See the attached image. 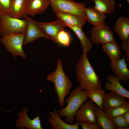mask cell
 <instances>
[{"label": "cell", "instance_id": "obj_19", "mask_svg": "<svg viewBox=\"0 0 129 129\" xmlns=\"http://www.w3.org/2000/svg\"><path fill=\"white\" fill-rule=\"evenodd\" d=\"M28 0H11L9 13L13 17L22 19L27 15V8Z\"/></svg>", "mask_w": 129, "mask_h": 129}, {"label": "cell", "instance_id": "obj_1", "mask_svg": "<svg viewBox=\"0 0 129 129\" xmlns=\"http://www.w3.org/2000/svg\"><path fill=\"white\" fill-rule=\"evenodd\" d=\"M76 69L77 79L82 89L89 91L103 89L101 81L88 60L87 53L83 52Z\"/></svg>", "mask_w": 129, "mask_h": 129}, {"label": "cell", "instance_id": "obj_9", "mask_svg": "<svg viewBox=\"0 0 129 129\" xmlns=\"http://www.w3.org/2000/svg\"><path fill=\"white\" fill-rule=\"evenodd\" d=\"M98 107L91 100L86 101L78 109L75 115L76 122L97 124L95 112Z\"/></svg>", "mask_w": 129, "mask_h": 129}, {"label": "cell", "instance_id": "obj_30", "mask_svg": "<svg viewBox=\"0 0 129 129\" xmlns=\"http://www.w3.org/2000/svg\"><path fill=\"white\" fill-rule=\"evenodd\" d=\"M80 125L83 129H100V128L97 124L86 122L80 123Z\"/></svg>", "mask_w": 129, "mask_h": 129}, {"label": "cell", "instance_id": "obj_12", "mask_svg": "<svg viewBox=\"0 0 129 129\" xmlns=\"http://www.w3.org/2000/svg\"><path fill=\"white\" fill-rule=\"evenodd\" d=\"M28 109L25 108L22 112L18 114L19 117L16 121V127L26 128L30 129H43L39 116L32 119L28 117L27 113Z\"/></svg>", "mask_w": 129, "mask_h": 129}, {"label": "cell", "instance_id": "obj_27", "mask_svg": "<svg viewBox=\"0 0 129 129\" xmlns=\"http://www.w3.org/2000/svg\"><path fill=\"white\" fill-rule=\"evenodd\" d=\"M57 43L65 47L69 46L70 43L71 38L70 34L63 30L58 33L57 37Z\"/></svg>", "mask_w": 129, "mask_h": 129}, {"label": "cell", "instance_id": "obj_22", "mask_svg": "<svg viewBox=\"0 0 129 129\" xmlns=\"http://www.w3.org/2000/svg\"><path fill=\"white\" fill-rule=\"evenodd\" d=\"M94 8L105 14H110L114 12L116 7L115 0H92Z\"/></svg>", "mask_w": 129, "mask_h": 129}, {"label": "cell", "instance_id": "obj_32", "mask_svg": "<svg viewBox=\"0 0 129 129\" xmlns=\"http://www.w3.org/2000/svg\"><path fill=\"white\" fill-rule=\"evenodd\" d=\"M123 115L126 122L129 125V112L125 113Z\"/></svg>", "mask_w": 129, "mask_h": 129}, {"label": "cell", "instance_id": "obj_18", "mask_svg": "<svg viewBox=\"0 0 129 129\" xmlns=\"http://www.w3.org/2000/svg\"><path fill=\"white\" fill-rule=\"evenodd\" d=\"M114 31L122 42L129 41V19L123 16L117 20Z\"/></svg>", "mask_w": 129, "mask_h": 129}, {"label": "cell", "instance_id": "obj_10", "mask_svg": "<svg viewBox=\"0 0 129 129\" xmlns=\"http://www.w3.org/2000/svg\"><path fill=\"white\" fill-rule=\"evenodd\" d=\"M38 23L43 32L49 37L50 40L56 43L58 33L67 27L63 22L58 19L52 22H39Z\"/></svg>", "mask_w": 129, "mask_h": 129}, {"label": "cell", "instance_id": "obj_24", "mask_svg": "<svg viewBox=\"0 0 129 129\" xmlns=\"http://www.w3.org/2000/svg\"><path fill=\"white\" fill-rule=\"evenodd\" d=\"M102 49L108 56L111 61L120 58L121 53L120 47L115 41L103 44Z\"/></svg>", "mask_w": 129, "mask_h": 129}, {"label": "cell", "instance_id": "obj_31", "mask_svg": "<svg viewBox=\"0 0 129 129\" xmlns=\"http://www.w3.org/2000/svg\"><path fill=\"white\" fill-rule=\"evenodd\" d=\"M121 47L125 53V55L126 58V61L128 63H129V41L127 42H122Z\"/></svg>", "mask_w": 129, "mask_h": 129}, {"label": "cell", "instance_id": "obj_2", "mask_svg": "<svg viewBox=\"0 0 129 129\" xmlns=\"http://www.w3.org/2000/svg\"><path fill=\"white\" fill-rule=\"evenodd\" d=\"M88 93L87 90H82L79 85L77 86L65 100V104L67 103L66 106L58 110L57 112L60 117H65V122L70 124H73L77 111L89 99Z\"/></svg>", "mask_w": 129, "mask_h": 129}, {"label": "cell", "instance_id": "obj_25", "mask_svg": "<svg viewBox=\"0 0 129 129\" xmlns=\"http://www.w3.org/2000/svg\"><path fill=\"white\" fill-rule=\"evenodd\" d=\"M111 119L129 112V103L103 110Z\"/></svg>", "mask_w": 129, "mask_h": 129}, {"label": "cell", "instance_id": "obj_26", "mask_svg": "<svg viewBox=\"0 0 129 129\" xmlns=\"http://www.w3.org/2000/svg\"><path fill=\"white\" fill-rule=\"evenodd\" d=\"M105 92L103 90L94 91H88V97L90 100L101 109L103 96Z\"/></svg>", "mask_w": 129, "mask_h": 129}, {"label": "cell", "instance_id": "obj_14", "mask_svg": "<svg viewBox=\"0 0 129 129\" xmlns=\"http://www.w3.org/2000/svg\"><path fill=\"white\" fill-rule=\"evenodd\" d=\"M107 80L104 86L106 90L114 92L127 99H129V91L122 85L117 76L109 75L107 77Z\"/></svg>", "mask_w": 129, "mask_h": 129}, {"label": "cell", "instance_id": "obj_33", "mask_svg": "<svg viewBox=\"0 0 129 129\" xmlns=\"http://www.w3.org/2000/svg\"><path fill=\"white\" fill-rule=\"evenodd\" d=\"M129 4V0H125Z\"/></svg>", "mask_w": 129, "mask_h": 129}, {"label": "cell", "instance_id": "obj_21", "mask_svg": "<svg viewBox=\"0 0 129 129\" xmlns=\"http://www.w3.org/2000/svg\"><path fill=\"white\" fill-rule=\"evenodd\" d=\"M96 124L102 129H114L115 127L112 120L110 118L101 108L97 107L95 112Z\"/></svg>", "mask_w": 129, "mask_h": 129}, {"label": "cell", "instance_id": "obj_17", "mask_svg": "<svg viewBox=\"0 0 129 129\" xmlns=\"http://www.w3.org/2000/svg\"><path fill=\"white\" fill-rule=\"evenodd\" d=\"M54 12L58 19L62 21L66 25L82 28L86 22L85 19L73 14L60 11Z\"/></svg>", "mask_w": 129, "mask_h": 129}, {"label": "cell", "instance_id": "obj_13", "mask_svg": "<svg viewBox=\"0 0 129 129\" xmlns=\"http://www.w3.org/2000/svg\"><path fill=\"white\" fill-rule=\"evenodd\" d=\"M127 98L114 92L105 93L102 109H106L125 104L128 102Z\"/></svg>", "mask_w": 129, "mask_h": 129}, {"label": "cell", "instance_id": "obj_23", "mask_svg": "<svg viewBox=\"0 0 129 129\" xmlns=\"http://www.w3.org/2000/svg\"><path fill=\"white\" fill-rule=\"evenodd\" d=\"M72 30L79 39L83 52L87 53L91 48L92 44L91 41L86 36L82 28L75 26L66 25Z\"/></svg>", "mask_w": 129, "mask_h": 129}, {"label": "cell", "instance_id": "obj_6", "mask_svg": "<svg viewBox=\"0 0 129 129\" xmlns=\"http://www.w3.org/2000/svg\"><path fill=\"white\" fill-rule=\"evenodd\" d=\"M53 11H60L75 15L86 20L84 3H78L72 0H49Z\"/></svg>", "mask_w": 129, "mask_h": 129}, {"label": "cell", "instance_id": "obj_8", "mask_svg": "<svg viewBox=\"0 0 129 129\" xmlns=\"http://www.w3.org/2000/svg\"><path fill=\"white\" fill-rule=\"evenodd\" d=\"M27 22V27L23 46L34 42L40 38L50 40L43 32L37 22L27 15L24 17Z\"/></svg>", "mask_w": 129, "mask_h": 129}, {"label": "cell", "instance_id": "obj_11", "mask_svg": "<svg viewBox=\"0 0 129 129\" xmlns=\"http://www.w3.org/2000/svg\"><path fill=\"white\" fill-rule=\"evenodd\" d=\"M124 56L114 61H111L110 66L113 73L118 79L120 82L125 83L129 79L128 69Z\"/></svg>", "mask_w": 129, "mask_h": 129}, {"label": "cell", "instance_id": "obj_7", "mask_svg": "<svg viewBox=\"0 0 129 129\" xmlns=\"http://www.w3.org/2000/svg\"><path fill=\"white\" fill-rule=\"evenodd\" d=\"M90 36L91 42L96 44L115 41L113 31L105 22L92 27Z\"/></svg>", "mask_w": 129, "mask_h": 129}, {"label": "cell", "instance_id": "obj_29", "mask_svg": "<svg viewBox=\"0 0 129 129\" xmlns=\"http://www.w3.org/2000/svg\"><path fill=\"white\" fill-rule=\"evenodd\" d=\"M11 2V0H0V16L9 14Z\"/></svg>", "mask_w": 129, "mask_h": 129}, {"label": "cell", "instance_id": "obj_4", "mask_svg": "<svg viewBox=\"0 0 129 129\" xmlns=\"http://www.w3.org/2000/svg\"><path fill=\"white\" fill-rule=\"evenodd\" d=\"M25 35V32L2 36L0 38V41L6 50L12 54L14 59L17 56L27 59L22 48Z\"/></svg>", "mask_w": 129, "mask_h": 129}, {"label": "cell", "instance_id": "obj_5", "mask_svg": "<svg viewBox=\"0 0 129 129\" xmlns=\"http://www.w3.org/2000/svg\"><path fill=\"white\" fill-rule=\"evenodd\" d=\"M27 22L25 19L11 17L8 14L0 16V35L1 36L25 32Z\"/></svg>", "mask_w": 129, "mask_h": 129}, {"label": "cell", "instance_id": "obj_3", "mask_svg": "<svg viewBox=\"0 0 129 129\" xmlns=\"http://www.w3.org/2000/svg\"><path fill=\"white\" fill-rule=\"evenodd\" d=\"M47 79L54 84L59 105L63 107L65 104V98L70 93L73 84L64 71L61 59L58 60L55 70L48 75Z\"/></svg>", "mask_w": 129, "mask_h": 129}, {"label": "cell", "instance_id": "obj_15", "mask_svg": "<svg viewBox=\"0 0 129 129\" xmlns=\"http://www.w3.org/2000/svg\"><path fill=\"white\" fill-rule=\"evenodd\" d=\"M59 116L57 112L53 111L49 113L47 116L48 122L53 129H78L80 123L70 124L64 121Z\"/></svg>", "mask_w": 129, "mask_h": 129}, {"label": "cell", "instance_id": "obj_16", "mask_svg": "<svg viewBox=\"0 0 129 129\" xmlns=\"http://www.w3.org/2000/svg\"><path fill=\"white\" fill-rule=\"evenodd\" d=\"M49 5L50 3L49 0H28L27 15L33 16L42 14Z\"/></svg>", "mask_w": 129, "mask_h": 129}, {"label": "cell", "instance_id": "obj_28", "mask_svg": "<svg viewBox=\"0 0 129 129\" xmlns=\"http://www.w3.org/2000/svg\"><path fill=\"white\" fill-rule=\"evenodd\" d=\"M112 120L116 129H128L129 125L125 120L122 115L115 117L113 118Z\"/></svg>", "mask_w": 129, "mask_h": 129}, {"label": "cell", "instance_id": "obj_20", "mask_svg": "<svg viewBox=\"0 0 129 129\" xmlns=\"http://www.w3.org/2000/svg\"><path fill=\"white\" fill-rule=\"evenodd\" d=\"M85 14L86 21L94 26L104 22L107 17L105 14L92 7H86Z\"/></svg>", "mask_w": 129, "mask_h": 129}]
</instances>
